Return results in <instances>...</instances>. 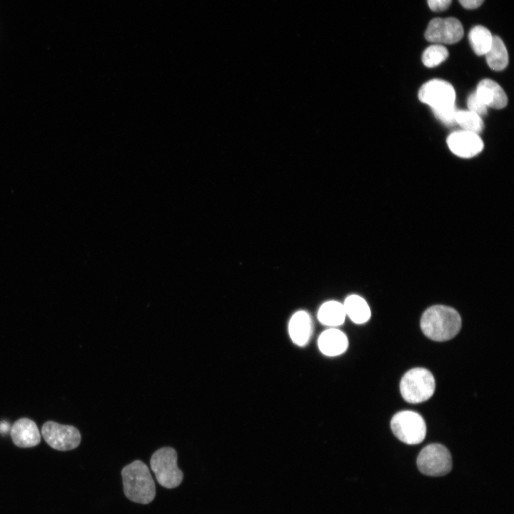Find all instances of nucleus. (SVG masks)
<instances>
[{"label":"nucleus","mask_w":514,"mask_h":514,"mask_svg":"<svg viewBox=\"0 0 514 514\" xmlns=\"http://www.w3.org/2000/svg\"><path fill=\"white\" fill-rule=\"evenodd\" d=\"M462 326L459 313L453 308L435 305L428 308L420 319V328L428 338L438 342L455 337Z\"/></svg>","instance_id":"f257e3e1"},{"label":"nucleus","mask_w":514,"mask_h":514,"mask_svg":"<svg viewBox=\"0 0 514 514\" xmlns=\"http://www.w3.org/2000/svg\"><path fill=\"white\" fill-rule=\"evenodd\" d=\"M124 492L129 500L135 503L148 504L156 495V487L148 466L136 460L126 465L121 470Z\"/></svg>","instance_id":"f03ea898"},{"label":"nucleus","mask_w":514,"mask_h":514,"mask_svg":"<svg viewBox=\"0 0 514 514\" xmlns=\"http://www.w3.org/2000/svg\"><path fill=\"white\" fill-rule=\"evenodd\" d=\"M435 378L424 368H414L401 378L400 390L403 398L410 403H419L428 400L434 393Z\"/></svg>","instance_id":"7ed1b4c3"},{"label":"nucleus","mask_w":514,"mask_h":514,"mask_svg":"<svg viewBox=\"0 0 514 514\" xmlns=\"http://www.w3.org/2000/svg\"><path fill=\"white\" fill-rule=\"evenodd\" d=\"M178 455L172 447H162L151 457V468L158 483L166 488H174L182 482L183 474L177 465Z\"/></svg>","instance_id":"20e7f679"},{"label":"nucleus","mask_w":514,"mask_h":514,"mask_svg":"<svg viewBox=\"0 0 514 514\" xmlns=\"http://www.w3.org/2000/svg\"><path fill=\"white\" fill-rule=\"evenodd\" d=\"M390 428L395 436L408 444L420 443L426 435V425L423 418L412 410H403L393 415Z\"/></svg>","instance_id":"39448f33"},{"label":"nucleus","mask_w":514,"mask_h":514,"mask_svg":"<svg viewBox=\"0 0 514 514\" xmlns=\"http://www.w3.org/2000/svg\"><path fill=\"white\" fill-rule=\"evenodd\" d=\"M417 465L419 470L426 475H445L452 468L450 453L441 444L428 445L418 454Z\"/></svg>","instance_id":"423d86ee"},{"label":"nucleus","mask_w":514,"mask_h":514,"mask_svg":"<svg viewBox=\"0 0 514 514\" xmlns=\"http://www.w3.org/2000/svg\"><path fill=\"white\" fill-rule=\"evenodd\" d=\"M41 434L50 447L61 451L77 448L81 439V433L76 427L54 421L46 422L41 428Z\"/></svg>","instance_id":"0eeeda50"},{"label":"nucleus","mask_w":514,"mask_h":514,"mask_svg":"<svg viewBox=\"0 0 514 514\" xmlns=\"http://www.w3.org/2000/svg\"><path fill=\"white\" fill-rule=\"evenodd\" d=\"M464 31L461 22L454 18H435L428 24L425 32L428 41L438 44H453L463 36Z\"/></svg>","instance_id":"6e6552de"},{"label":"nucleus","mask_w":514,"mask_h":514,"mask_svg":"<svg viewBox=\"0 0 514 514\" xmlns=\"http://www.w3.org/2000/svg\"><path fill=\"white\" fill-rule=\"evenodd\" d=\"M419 100L431 109L455 104V92L453 86L442 79H432L422 85L418 91Z\"/></svg>","instance_id":"1a4fd4ad"},{"label":"nucleus","mask_w":514,"mask_h":514,"mask_svg":"<svg viewBox=\"0 0 514 514\" xmlns=\"http://www.w3.org/2000/svg\"><path fill=\"white\" fill-rule=\"evenodd\" d=\"M447 144L455 155L465 158L476 156L483 148V142L478 134L464 130L450 133Z\"/></svg>","instance_id":"9d476101"},{"label":"nucleus","mask_w":514,"mask_h":514,"mask_svg":"<svg viewBox=\"0 0 514 514\" xmlns=\"http://www.w3.org/2000/svg\"><path fill=\"white\" fill-rule=\"evenodd\" d=\"M13 443L19 448H31L37 445L41 435L36 424L28 418L15 421L11 428Z\"/></svg>","instance_id":"9b49d317"},{"label":"nucleus","mask_w":514,"mask_h":514,"mask_svg":"<svg viewBox=\"0 0 514 514\" xmlns=\"http://www.w3.org/2000/svg\"><path fill=\"white\" fill-rule=\"evenodd\" d=\"M313 333V322L310 315L305 311H298L291 318L288 333L292 341L299 346H304L309 341Z\"/></svg>","instance_id":"f8f14e48"},{"label":"nucleus","mask_w":514,"mask_h":514,"mask_svg":"<svg viewBox=\"0 0 514 514\" xmlns=\"http://www.w3.org/2000/svg\"><path fill=\"white\" fill-rule=\"evenodd\" d=\"M475 92L487 107L500 109L507 105L508 98L505 91L493 80L483 79L478 83Z\"/></svg>","instance_id":"ddd939ff"},{"label":"nucleus","mask_w":514,"mask_h":514,"mask_svg":"<svg viewBox=\"0 0 514 514\" xmlns=\"http://www.w3.org/2000/svg\"><path fill=\"white\" fill-rule=\"evenodd\" d=\"M320 351L328 356H336L343 353L348 346L346 335L336 328L324 331L318 338Z\"/></svg>","instance_id":"4468645a"},{"label":"nucleus","mask_w":514,"mask_h":514,"mask_svg":"<svg viewBox=\"0 0 514 514\" xmlns=\"http://www.w3.org/2000/svg\"><path fill=\"white\" fill-rule=\"evenodd\" d=\"M346 316L343 304L336 301L324 303L318 311V321L322 324L333 328L343 324Z\"/></svg>","instance_id":"2eb2a0df"},{"label":"nucleus","mask_w":514,"mask_h":514,"mask_svg":"<svg viewBox=\"0 0 514 514\" xmlns=\"http://www.w3.org/2000/svg\"><path fill=\"white\" fill-rule=\"evenodd\" d=\"M343 304L346 316L357 324L367 322L371 317L370 307L366 301L358 295H351Z\"/></svg>","instance_id":"dca6fc26"},{"label":"nucleus","mask_w":514,"mask_h":514,"mask_svg":"<svg viewBox=\"0 0 514 514\" xmlns=\"http://www.w3.org/2000/svg\"><path fill=\"white\" fill-rule=\"evenodd\" d=\"M485 55L489 67L495 71H501L508 66V51L504 42L498 36H493L490 48Z\"/></svg>","instance_id":"f3484780"},{"label":"nucleus","mask_w":514,"mask_h":514,"mask_svg":"<svg viewBox=\"0 0 514 514\" xmlns=\"http://www.w3.org/2000/svg\"><path fill=\"white\" fill-rule=\"evenodd\" d=\"M493 36L485 26L477 25L468 34V40L473 51L478 56L485 55L493 42Z\"/></svg>","instance_id":"a211bd4d"},{"label":"nucleus","mask_w":514,"mask_h":514,"mask_svg":"<svg viewBox=\"0 0 514 514\" xmlns=\"http://www.w3.org/2000/svg\"><path fill=\"white\" fill-rule=\"evenodd\" d=\"M456 124L464 131L478 134L484 127L481 116L470 111L458 110Z\"/></svg>","instance_id":"6ab92c4d"},{"label":"nucleus","mask_w":514,"mask_h":514,"mask_svg":"<svg viewBox=\"0 0 514 514\" xmlns=\"http://www.w3.org/2000/svg\"><path fill=\"white\" fill-rule=\"evenodd\" d=\"M448 56V49L442 44H435L425 49L422 61L425 66L433 68L444 61Z\"/></svg>","instance_id":"aec40b11"},{"label":"nucleus","mask_w":514,"mask_h":514,"mask_svg":"<svg viewBox=\"0 0 514 514\" xmlns=\"http://www.w3.org/2000/svg\"><path fill=\"white\" fill-rule=\"evenodd\" d=\"M435 116L443 124L451 126L456 124L458 109L455 104L449 106L432 109Z\"/></svg>","instance_id":"412c9836"},{"label":"nucleus","mask_w":514,"mask_h":514,"mask_svg":"<svg viewBox=\"0 0 514 514\" xmlns=\"http://www.w3.org/2000/svg\"><path fill=\"white\" fill-rule=\"evenodd\" d=\"M468 110L480 116L487 114V106L479 99L475 92L471 93L467 100Z\"/></svg>","instance_id":"4be33fe9"},{"label":"nucleus","mask_w":514,"mask_h":514,"mask_svg":"<svg viewBox=\"0 0 514 514\" xmlns=\"http://www.w3.org/2000/svg\"><path fill=\"white\" fill-rule=\"evenodd\" d=\"M452 0H427L430 10L433 11H443L450 5Z\"/></svg>","instance_id":"5701e85b"},{"label":"nucleus","mask_w":514,"mask_h":514,"mask_svg":"<svg viewBox=\"0 0 514 514\" xmlns=\"http://www.w3.org/2000/svg\"><path fill=\"white\" fill-rule=\"evenodd\" d=\"M460 4L465 9H474L483 3L484 0H458Z\"/></svg>","instance_id":"b1692460"}]
</instances>
